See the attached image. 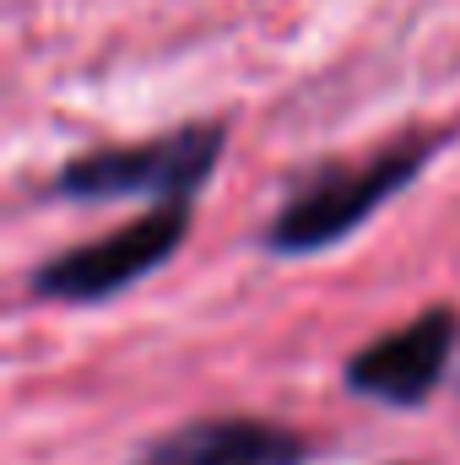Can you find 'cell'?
<instances>
[{"label": "cell", "mask_w": 460, "mask_h": 465, "mask_svg": "<svg viewBox=\"0 0 460 465\" xmlns=\"http://www.w3.org/2000/svg\"><path fill=\"white\" fill-rule=\"evenodd\" d=\"M445 146V135L434 130H406L395 135L390 146L368 152V157H336V163H320L309 168L287 201L276 206V217L265 223L260 243L282 260H304V254H320L331 243H342L363 228L390 195H401L428 163L434 152Z\"/></svg>", "instance_id": "obj_1"}, {"label": "cell", "mask_w": 460, "mask_h": 465, "mask_svg": "<svg viewBox=\"0 0 460 465\" xmlns=\"http://www.w3.org/2000/svg\"><path fill=\"white\" fill-rule=\"evenodd\" d=\"M223 146H228V124L223 119H195V124H179V130H163L152 141H130V146H98V152H82L71 157L49 195L60 201H195L201 184L217 173L223 163Z\"/></svg>", "instance_id": "obj_2"}, {"label": "cell", "mask_w": 460, "mask_h": 465, "mask_svg": "<svg viewBox=\"0 0 460 465\" xmlns=\"http://www.w3.org/2000/svg\"><path fill=\"white\" fill-rule=\"evenodd\" d=\"M185 238H190V201H168L104 238L60 249L27 276V292L44 303H109L115 292L163 271L185 249Z\"/></svg>", "instance_id": "obj_3"}, {"label": "cell", "mask_w": 460, "mask_h": 465, "mask_svg": "<svg viewBox=\"0 0 460 465\" xmlns=\"http://www.w3.org/2000/svg\"><path fill=\"white\" fill-rule=\"evenodd\" d=\"M460 347V314L450 303H434L423 309L417 320L374 336L368 347H357L342 368L346 395H363V401H379V406H423Z\"/></svg>", "instance_id": "obj_4"}, {"label": "cell", "mask_w": 460, "mask_h": 465, "mask_svg": "<svg viewBox=\"0 0 460 465\" xmlns=\"http://www.w3.org/2000/svg\"><path fill=\"white\" fill-rule=\"evenodd\" d=\"M315 444L271 417H195L152 439L130 465H304Z\"/></svg>", "instance_id": "obj_5"}]
</instances>
